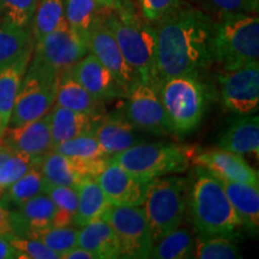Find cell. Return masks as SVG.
Wrapping results in <instances>:
<instances>
[{
  "label": "cell",
  "mask_w": 259,
  "mask_h": 259,
  "mask_svg": "<svg viewBox=\"0 0 259 259\" xmlns=\"http://www.w3.org/2000/svg\"><path fill=\"white\" fill-rule=\"evenodd\" d=\"M156 83L197 76L212 63V19L192 6H179L156 22Z\"/></svg>",
  "instance_id": "obj_1"
},
{
  "label": "cell",
  "mask_w": 259,
  "mask_h": 259,
  "mask_svg": "<svg viewBox=\"0 0 259 259\" xmlns=\"http://www.w3.org/2000/svg\"><path fill=\"white\" fill-rule=\"evenodd\" d=\"M122 56L137 71L139 78L156 83L157 38L155 27L141 18L127 0H120L107 11L103 19Z\"/></svg>",
  "instance_id": "obj_2"
},
{
  "label": "cell",
  "mask_w": 259,
  "mask_h": 259,
  "mask_svg": "<svg viewBox=\"0 0 259 259\" xmlns=\"http://www.w3.org/2000/svg\"><path fill=\"white\" fill-rule=\"evenodd\" d=\"M189 206L193 225L203 236L221 235L233 239L244 227L220 180L205 168L196 169Z\"/></svg>",
  "instance_id": "obj_3"
},
{
  "label": "cell",
  "mask_w": 259,
  "mask_h": 259,
  "mask_svg": "<svg viewBox=\"0 0 259 259\" xmlns=\"http://www.w3.org/2000/svg\"><path fill=\"white\" fill-rule=\"evenodd\" d=\"M212 61L222 70H236L258 61L259 19L254 14L219 16L212 21Z\"/></svg>",
  "instance_id": "obj_4"
},
{
  "label": "cell",
  "mask_w": 259,
  "mask_h": 259,
  "mask_svg": "<svg viewBox=\"0 0 259 259\" xmlns=\"http://www.w3.org/2000/svg\"><path fill=\"white\" fill-rule=\"evenodd\" d=\"M197 154L196 149L174 143H136L109 160L137 178L148 183L155 178L187 170L190 162Z\"/></svg>",
  "instance_id": "obj_5"
},
{
  "label": "cell",
  "mask_w": 259,
  "mask_h": 259,
  "mask_svg": "<svg viewBox=\"0 0 259 259\" xmlns=\"http://www.w3.org/2000/svg\"><path fill=\"white\" fill-rule=\"evenodd\" d=\"M158 93L170 134L186 136L199 127L206 108V93L198 77H171L161 83Z\"/></svg>",
  "instance_id": "obj_6"
},
{
  "label": "cell",
  "mask_w": 259,
  "mask_h": 259,
  "mask_svg": "<svg viewBox=\"0 0 259 259\" xmlns=\"http://www.w3.org/2000/svg\"><path fill=\"white\" fill-rule=\"evenodd\" d=\"M189 181L185 178H155L147 183L143 209L153 241L183 225L189 205Z\"/></svg>",
  "instance_id": "obj_7"
},
{
  "label": "cell",
  "mask_w": 259,
  "mask_h": 259,
  "mask_svg": "<svg viewBox=\"0 0 259 259\" xmlns=\"http://www.w3.org/2000/svg\"><path fill=\"white\" fill-rule=\"evenodd\" d=\"M60 74L29 63L22 79L9 126L23 125L46 115L53 108Z\"/></svg>",
  "instance_id": "obj_8"
},
{
  "label": "cell",
  "mask_w": 259,
  "mask_h": 259,
  "mask_svg": "<svg viewBox=\"0 0 259 259\" xmlns=\"http://www.w3.org/2000/svg\"><path fill=\"white\" fill-rule=\"evenodd\" d=\"M118 239L120 258H150L154 241L142 205H111L102 218Z\"/></svg>",
  "instance_id": "obj_9"
},
{
  "label": "cell",
  "mask_w": 259,
  "mask_h": 259,
  "mask_svg": "<svg viewBox=\"0 0 259 259\" xmlns=\"http://www.w3.org/2000/svg\"><path fill=\"white\" fill-rule=\"evenodd\" d=\"M89 53L88 41L65 22L34 44L31 63L63 74Z\"/></svg>",
  "instance_id": "obj_10"
},
{
  "label": "cell",
  "mask_w": 259,
  "mask_h": 259,
  "mask_svg": "<svg viewBox=\"0 0 259 259\" xmlns=\"http://www.w3.org/2000/svg\"><path fill=\"white\" fill-rule=\"evenodd\" d=\"M223 106L238 115L253 114L259 108V61L219 74Z\"/></svg>",
  "instance_id": "obj_11"
},
{
  "label": "cell",
  "mask_w": 259,
  "mask_h": 259,
  "mask_svg": "<svg viewBox=\"0 0 259 259\" xmlns=\"http://www.w3.org/2000/svg\"><path fill=\"white\" fill-rule=\"evenodd\" d=\"M126 118L135 128L156 136L169 134L158 88L149 80L139 78L127 92Z\"/></svg>",
  "instance_id": "obj_12"
},
{
  "label": "cell",
  "mask_w": 259,
  "mask_h": 259,
  "mask_svg": "<svg viewBox=\"0 0 259 259\" xmlns=\"http://www.w3.org/2000/svg\"><path fill=\"white\" fill-rule=\"evenodd\" d=\"M97 158L90 161L73 160L52 150L40 158L37 168L44 177L46 185H61L78 189L88 178H96L109 160Z\"/></svg>",
  "instance_id": "obj_13"
},
{
  "label": "cell",
  "mask_w": 259,
  "mask_h": 259,
  "mask_svg": "<svg viewBox=\"0 0 259 259\" xmlns=\"http://www.w3.org/2000/svg\"><path fill=\"white\" fill-rule=\"evenodd\" d=\"M103 19L101 23L90 32L88 37L89 52L100 60L103 66L111 71L113 76L128 92L130 88L139 79V74L126 61L114 36L107 28Z\"/></svg>",
  "instance_id": "obj_14"
},
{
  "label": "cell",
  "mask_w": 259,
  "mask_h": 259,
  "mask_svg": "<svg viewBox=\"0 0 259 259\" xmlns=\"http://www.w3.org/2000/svg\"><path fill=\"white\" fill-rule=\"evenodd\" d=\"M67 72L87 92L101 101L127 95V90L90 52L77 61Z\"/></svg>",
  "instance_id": "obj_15"
},
{
  "label": "cell",
  "mask_w": 259,
  "mask_h": 259,
  "mask_svg": "<svg viewBox=\"0 0 259 259\" xmlns=\"http://www.w3.org/2000/svg\"><path fill=\"white\" fill-rule=\"evenodd\" d=\"M95 179L112 205H143L147 183L138 180L120 164L109 160Z\"/></svg>",
  "instance_id": "obj_16"
},
{
  "label": "cell",
  "mask_w": 259,
  "mask_h": 259,
  "mask_svg": "<svg viewBox=\"0 0 259 259\" xmlns=\"http://www.w3.org/2000/svg\"><path fill=\"white\" fill-rule=\"evenodd\" d=\"M2 143L18 153L41 158L53 150L50 112L41 118L18 126H8L3 132Z\"/></svg>",
  "instance_id": "obj_17"
},
{
  "label": "cell",
  "mask_w": 259,
  "mask_h": 259,
  "mask_svg": "<svg viewBox=\"0 0 259 259\" xmlns=\"http://www.w3.org/2000/svg\"><path fill=\"white\" fill-rule=\"evenodd\" d=\"M192 162L198 167L205 168L218 179L259 185L258 171L252 168L241 155L223 149H212L196 154Z\"/></svg>",
  "instance_id": "obj_18"
},
{
  "label": "cell",
  "mask_w": 259,
  "mask_h": 259,
  "mask_svg": "<svg viewBox=\"0 0 259 259\" xmlns=\"http://www.w3.org/2000/svg\"><path fill=\"white\" fill-rule=\"evenodd\" d=\"M10 211L14 235L29 236L32 232L50 228L57 212V205L46 193L18 204Z\"/></svg>",
  "instance_id": "obj_19"
},
{
  "label": "cell",
  "mask_w": 259,
  "mask_h": 259,
  "mask_svg": "<svg viewBox=\"0 0 259 259\" xmlns=\"http://www.w3.org/2000/svg\"><path fill=\"white\" fill-rule=\"evenodd\" d=\"M219 148L241 155L251 154L259 157V119L258 115H240L219 138Z\"/></svg>",
  "instance_id": "obj_20"
},
{
  "label": "cell",
  "mask_w": 259,
  "mask_h": 259,
  "mask_svg": "<svg viewBox=\"0 0 259 259\" xmlns=\"http://www.w3.org/2000/svg\"><path fill=\"white\" fill-rule=\"evenodd\" d=\"M101 118L102 116L90 115L71 111L64 107L53 106L50 111L52 144L56 147L57 144L67 139L94 134L97 122L101 120Z\"/></svg>",
  "instance_id": "obj_21"
},
{
  "label": "cell",
  "mask_w": 259,
  "mask_h": 259,
  "mask_svg": "<svg viewBox=\"0 0 259 259\" xmlns=\"http://www.w3.org/2000/svg\"><path fill=\"white\" fill-rule=\"evenodd\" d=\"M94 136L107 156L121 153L137 143L135 126L127 118L119 115H103L97 122Z\"/></svg>",
  "instance_id": "obj_22"
},
{
  "label": "cell",
  "mask_w": 259,
  "mask_h": 259,
  "mask_svg": "<svg viewBox=\"0 0 259 259\" xmlns=\"http://www.w3.org/2000/svg\"><path fill=\"white\" fill-rule=\"evenodd\" d=\"M77 245L92 252L96 259L120 258L115 233L103 219H96L82 226L77 236Z\"/></svg>",
  "instance_id": "obj_23"
},
{
  "label": "cell",
  "mask_w": 259,
  "mask_h": 259,
  "mask_svg": "<svg viewBox=\"0 0 259 259\" xmlns=\"http://www.w3.org/2000/svg\"><path fill=\"white\" fill-rule=\"evenodd\" d=\"M32 52L24 54L15 63L0 69V128L8 127L19 87L31 60Z\"/></svg>",
  "instance_id": "obj_24"
},
{
  "label": "cell",
  "mask_w": 259,
  "mask_h": 259,
  "mask_svg": "<svg viewBox=\"0 0 259 259\" xmlns=\"http://www.w3.org/2000/svg\"><path fill=\"white\" fill-rule=\"evenodd\" d=\"M233 208L240 216L244 227L257 233L259 228V189L258 186L238 181L219 179Z\"/></svg>",
  "instance_id": "obj_25"
},
{
  "label": "cell",
  "mask_w": 259,
  "mask_h": 259,
  "mask_svg": "<svg viewBox=\"0 0 259 259\" xmlns=\"http://www.w3.org/2000/svg\"><path fill=\"white\" fill-rule=\"evenodd\" d=\"M54 106L69 108L85 114L103 116V101L94 97L80 84L74 80L70 73L64 72L59 78V85Z\"/></svg>",
  "instance_id": "obj_26"
},
{
  "label": "cell",
  "mask_w": 259,
  "mask_h": 259,
  "mask_svg": "<svg viewBox=\"0 0 259 259\" xmlns=\"http://www.w3.org/2000/svg\"><path fill=\"white\" fill-rule=\"evenodd\" d=\"M108 10L97 0H65V21L88 41L90 32L101 23Z\"/></svg>",
  "instance_id": "obj_27"
},
{
  "label": "cell",
  "mask_w": 259,
  "mask_h": 259,
  "mask_svg": "<svg viewBox=\"0 0 259 259\" xmlns=\"http://www.w3.org/2000/svg\"><path fill=\"white\" fill-rule=\"evenodd\" d=\"M77 191L78 206L74 213L73 225L82 227L94 220L101 219L106 210L112 205L95 178L84 180Z\"/></svg>",
  "instance_id": "obj_28"
},
{
  "label": "cell",
  "mask_w": 259,
  "mask_h": 259,
  "mask_svg": "<svg viewBox=\"0 0 259 259\" xmlns=\"http://www.w3.org/2000/svg\"><path fill=\"white\" fill-rule=\"evenodd\" d=\"M34 44L29 29L0 22V69L32 52Z\"/></svg>",
  "instance_id": "obj_29"
},
{
  "label": "cell",
  "mask_w": 259,
  "mask_h": 259,
  "mask_svg": "<svg viewBox=\"0 0 259 259\" xmlns=\"http://www.w3.org/2000/svg\"><path fill=\"white\" fill-rule=\"evenodd\" d=\"M194 238L187 227L179 226L154 242L150 258L187 259L193 257Z\"/></svg>",
  "instance_id": "obj_30"
},
{
  "label": "cell",
  "mask_w": 259,
  "mask_h": 259,
  "mask_svg": "<svg viewBox=\"0 0 259 259\" xmlns=\"http://www.w3.org/2000/svg\"><path fill=\"white\" fill-rule=\"evenodd\" d=\"M65 22V0H37L31 21L34 42L54 31Z\"/></svg>",
  "instance_id": "obj_31"
},
{
  "label": "cell",
  "mask_w": 259,
  "mask_h": 259,
  "mask_svg": "<svg viewBox=\"0 0 259 259\" xmlns=\"http://www.w3.org/2000/svg\"><path fill=\"white\" fill-rule=\"evenodd\" d=\"M46 181L42 177L40 169L35 166L6 189L0 202L18 205L25 200L34 198L38 194L46 193Z\"/></svg>",
  "instance_id": "obj_32"
},
{
  "label": "cell",
  "mask_w": 259,
  "mask_h": 259,
  "mask_svg": "<svg viewBox=\"0 0 259 259\" xmlns=\"http://www.w3.org/2000/svg\"><path fill=\"white\" fill-rule=\"evenodd\" d=\"M198 259L241 258L240 251L232 238L221 235L194 238L193 257Z\"/></svg>",
  "instance_id": "obj_33"
},
{
  "label": "cell",
  "mask_w": 259,
  "mask_h": 259,
  "mask_svg": "<svg viewBox=\"0 0 259 259\" xmlns=\"http://www.w3.org/2000/svg\"><path fill=\"white\" fill-rule=\"evenodd\" d=\"M53 150L63 154L65 156L79 161L97 160V158L108 157L101 145L96 141L94 134L78 136L72 139L61 142L53 147Z\"/></svg>",
  "instance_id": "obj_34"
},
{
  "label": "cell",
  "mask_w": 259,
  "mask_h": 259,
  "mask_svg": "<svg viewBox=\"0 0 259 259\" xmlns=\"http://www.w3.org/2000/svg\"><path fill=\"white\" fill-rule=\"evenodd\" d=\"M78 231L72 227H50L41 231L32 232L27 238H34L44 242L52 251L59 254L61 259L63 254L77 246Z\"/></svg>",
  "instance_id": "obj_35"
},
{
  "label": "cell",
  "mask_w": 259,
  "mask_h": 259,
  "mask_svg": "<svg viewBox=\"0 0 259 259\" xmlns=\"http://www.w3.org/2000/svg\"><path fill=\"white\" fill-rule=\"evenodd\" d=\"M37 0H0V22L29 29Z\"/></svg>",
  "instance_id": "obj_36"
},
{
  "label": "cell",
  "mask_w": 259,
  "mask_h": 259,
  "mask_svg": "<svg viewBox=\"0 0 259 259\" xmlns=\"http://www.w3.org/2000/svg\"><path fill=\"white\" fill-rule=\"evenodd\" d=\"M40 158L15 151L0 166V191L5 193L6 189L22 178L29 169L37 166Z\"/></svg>",
  "instance_id": "obj_37"
},
{
  "label": "cell",
  "mask_w": 259,
  "mask_h": 259,
  "mask_svg": "<svg viewBox=\"0 0 259 259\" xmlns=\"http://www.w3.org/2000/svg\"><path fill=\"white\" fill-rule=\"evenodd\" d=\"M6 239L16 250L18 251L19 258L25 259H60L59 254L52 251L44 242L34 238L18 235H8Z\"/></svg>",
  "instance_id": "obj_38"
},
{
  "label": "cell",
  "mask_w": 259,
  "mask_h": 259,
  "mask_svg": "<svg viewBox=\"0 0 259 259\" xmlns=\"http://www.w3.org/2000/svg\"><path fill=\"white\" fill-rule=\"evenodd\" d=\"M46 194L53 200L57 208L65 210L74 216L77 206H78V191L77 189L70 186L47 185Z\"/></svg>",
  "instance_id": "obj_39"
},
{
  "label": "cell",
  "mask_w": 259,
  "mask_h": 259,
  "mask_svg": "<svg viewBox=\"0 0 259 259\" xmlns=\"http://www.w3.org/2000/svg\"><path fill=\"white\" fill-rule=\"evenodd\" d=\"M143 17L150 23H156L164 16L183 5L181 0H139Z\"/></svg>",
  "instance_id": "obj_40"
},
{
  "label": "cell",
  "mask_w": 259,
  "mask_h": 259,
  "mask_svg": "<svg viewBox=\"0 0 259 259\" xmlns=\"http://www.w3.org/2000/svg\"><path fill=\"white\" fill-rule=\"evenodd\" d=\"M219 16L233 14H255L250 0H206Z\"/></svg>",
  "instance_id": "obj_41"
},
{
  "label": "cell",
  "mask_w": 259,
  "mask_h": 259,
  "mask_svg": "<svg viewBox=\"0 0 259 259\" xmlns=\"http://www.w3.org/2000/svg\"><path fill=\"white\" fill-rule=\"evenodd\" d=\"M12 234H14V231H12L10 210L0 202V235L8 236Z\"/></svg>",
  "instance_id": "obj_42"
},
{
  "label": "cell",
  "mask_w": 259,
  "mask_h": 259,
  "mask_svg": "<svg viewBox=\"0 0 259 259\" xmlns=\"http://www.w3.org/2000/svg\"><path fill=\"white\" fill-rule=\"evenodd\" d=\"M19 253L6 236L0 235V259H18Z\"/></svg>",
  "instance_id": "obj_43"
},
{
  "label": "cell",
  "mask_w": 259,
  "mask_h": 259,
  "mask_svg": "<svg viewBox=\"0 0 259 259\" xmlns=\"http://www.w3.org/2000/svg\"><path fill=\"white\" fill-rule=\"evenodd\" d=\"M61 259H96V257L90 251L77 245L76 247L71 248L70 251L63 254Z\"/></svg>",
  "instance_id": "obj_44"
},
{
  "label": "cell",
  "mask_w": 259,
  "mask_h": 259,
  "mask_svg": "<svg viewBox=\"0 0 259 259\" xmlns=\"http://www.w3.org/2000/svg\"><path fill=\"white\" fill-rule=\"evenodd\" d=\"M97 2H99L102 6H105V8L112 9V8H114V6L118 4L120 0H97Z\"/></svg>",
  "instance_id": "obj_45"
},
{
  "label": "cell",
  "mask_w": 259,
  "mask_h": 259,
  "mask_svg": "<svg viewBox=\"0 0 259 259\" xmlns=\"http://www.w3.org/2000/svg\"><path fill=\"white\" fill-rule=\"evenodd\" d=\"M250 3H251L252 9H253V11L255 12V14H257V12H258V6H259V0H250Z\"/></svg>",
  "instance_id": "obj_46"
},
{
  "label": "cell",
  "mask_w": 259,
  "mask_h": 259,
  "mask_svg": "<svg viewBox=\"0 0 259 259\" xmlns=\"http://www.w3.org/2000/svg\"><path fill=\"white\" fill-rule=\"evenodd\" d=\"M2 136H3V130L0 128V139H2Z\"/></svg>",
  "instance_id": "obj_47"
}]
</instances>
